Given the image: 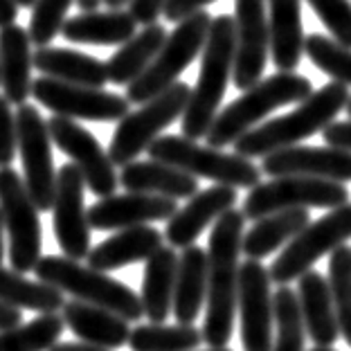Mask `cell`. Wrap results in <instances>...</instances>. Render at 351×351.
Segmentation results:
<instances>
[{
	"instance_id": "obj_35",
	"label": "cell",
	"mask_w": 351,
	"mask_h": 351,
	"mask_svg": "<svg viewBox=\"0 0 351 351\" xmlns=\"http://www.w3.org/2000/svg\"><path fill=\"white\" fill-rule=\"evenodd\" d=\"M63 329V317L59 313L38 315L14 329L0 331V351H47L57 345Z\"/></svg>"
},
{
	"instance_id": "obj_40",
	"label": "cell",
	"mask_w": 351,
	"mask_h": 351,
	"mask_svg": "<svg viewBox=\"0 0 351 351\" xmlns=\"http://www.w3.org/2000/svg\"><path fill=\"white\" fill-rule=\"evenodd\" d=\"M333 41L351 50V3L349 0H308Z\"/></svg>"
},
{
	"instance_id": "obj_24",
	"label": "cell",
	"mask_w": 351,
	"mask_h": 351,
	"mask_svg": "<svg viewBox=\"0 0 351 351\" xmlns=\"http://www.w3.org/2000/svg\"><path fill=\"white\" fill-rule=\"evenodd\" d=\"M117 180L126 191H133V194H154L173 198V201L191 198L198 191V178L158 160L129 162L122 167Z\"/></svg>"
},
{
	"instance_id": "obj_21",
	"label": "cell",
	"mask_w": 351,
	"mask_h": 351,
	"mask_svg": "<svg viewBox=\"0 0 351 351\" xmlns=\"http://www.w3.org/2000/svg\"><path fill=\"white\" fill-rule=\"evenodd\" d=\"M298 306L304 333L315 347H333L340 338L336 311H333L329 284L317 270H308L298 282Z\"/></svg>"
},
{
	"instance_id": "obj_53",
	"label": "cell",
	"mask_w": 351,
	"mask_h": 351,
	"mask_svg": "<svg viewBox=\"0 0 351 351\" xmlns=\"http://www.w3.org/2000/svg\"><path fill=\"white\" fill-rule=\"evenodd\" d=\"M345 108H347V113H349V119H351V97H349V101H347V106H345Z\"/></svg>"
},
{
	"instance_id": "obj_48",
	"label": "cell",
	"mask_w": 351,
	"mask_h": 351,
	"mask_svg": "<svg viewBox=\"0 0 351 351\" xmlns=\"http://www.w3.org/2000/svg\"><path fill=\"white\" fill-rule=\"evenodd\" d=\"M82 12H97L104 0H75Z\"/></svg>"
},
{
	"instance_id": "obj_51",
	"label": "cell",
	"mask_w": 351,
	"mask_h": 351,
	"mask_svg": "<svg viewBox=\"0 0 351 351\" xmlns=\"http://www.w3.org/2000/svg\"><path fill=\"white\" fill-rule=\"evenodd\" d=\"M16 7H32L34 5V0H14Z\"/></svg>"
},
{
	"instance_id": "obj_42",
	"label": "cell",
	"mask_w": 351,
	"mask_h": 351,
	"mask_svg": "<svg viewBox=\"0 0 351 351\" xmlns=\"http://www.w3.org/2000/svg\"><path fill=\"white\" fill-rule=\"evenodd\" d=\"M167 0H131L129 3V14L138 25H154L158 23V16H162Z\"/></svg>"
},
{
	"instance_id": "obj_25",
	"label": "cell",
	"mask_w": 351,
	"mask_h": 351,
	"mask_svg": "<svg viewBox=\"0 0 351 351\" xmlns=\"http://www.w3.org/2000/svg\"><path fill=\"white\" fill-rule=\"evenodd\" d=\"M270 54L279 73H295L304 54L300 0H268Z\"/></svg>"
},
{
	"instance_id": "obj_17",
	"label": "cell",
	"mask_w": 351,
	"mask_h": 351,
	"mask_svg": "<svg viewBox=\"0 0 351 351\" xmlns=\"http://www.w3.org/2000/svg\"><path fill=\"white\" fill-rule=\"evenodd\" d=\"M234 66L232 82L239 90H248L261 82L266 70L270 36L266 0H234Z\"/></svg>"
},
{
	"instance_id": "obj_9",
	"label": "cell",
	"mask_w": 351,
	"mask_h": 351,
	"mask_svg": "<svg viewBox=\"0 0 351 351\" xmlns=\"http://www.w3.org/2000/svg\"><path fill=\"white\" fill-rule=\"evenodd\" d=\"M349 203V189L340 182L306 178V176H279L268 182H259L243 201V217L259 221L268 214L284 210H336Z\"/></svg>"
},
{
	"instance_id": "obj_28",
	"label": "cell",
	"mask_w": 351,
	"mask_h": 351,
	"mask_svg": "<svg viewBox=\"0 0 351 351\" xmlns=\"http://www.w3.org/2000/svg\"><path fill=\"white\" fill-rule=\"evenodd\" d=\"M207 295V252L198 245L182 250L176 266L171 315L178 324H194L205 306Z\"/></svg>"
},
{
	"instance_id": "obj_5",
	"label": "cell",
	"mask_w": 351,
	"mask_h": 351,
	"mask_svg": "<svg viewBox=\"0 0 351 351\" xmlns=\"http://www.w3.org/2000/svg\"><path fill=\"white\" fill-rule=\"evenodd\" d=\"M38 282L50 284L61 293L73 295L75 300L86 304L106 308L110 313L124 317L126 322H138L142 315L140 295L133 293L129 286L117 279L82 266L75 259L59 257V254H45L34 266Z\"/></svg>"
},
{
	"instance_id": "obj_3",
	"label": "cell",
	"mask_w": 351,
	"mask_h": 351,
	"mask_svg": "<svg viewBox=\"0 0 351 351\" xmlns=\"http://www.w3.org/2000/svg\"><path fill=\"white\" fill-rule=\"evenodd\" d=\"M234 66V19L232 16H217L210 23L203 61L198 82L191 88L187 108L182 113V138L201 140L210 131L214 117L219 113V106L226 95L230 77Z\"/></svg>"
},
{
	"instance_id": "obj_27",
	"label": "cell",
	"mask_w": 351,
	"mask_h": 351,
	"mask_svg": "<svg viewBox=\"0 0 351 351\" xmlns=\"http://www.w3.org/2000/svg\"><path fill=\"white\" fill-rule=\"evenodd\" d=\"M32 66L41 70V77L57 79L63 84L104 88L108 84L106 63L68 47H36L32 52Z\"/></svg>"
},
{
	"instance_id": "obj_32",
	"label": "cell",
	"mask_w": 351,
	"mask_h": 351,
	"mask_svg": "<svg viewBox=\"0 0 351 351\" xmlns=\"http://www.w3.org/2000/svg\"><path fill=\"white\" fill-rule=\"evenodd\" d=\"M165 38L167 29L160 23H154L142 32H135L129 41L119 45V50H115L113 57L106 61L108 82L115 86H129L131 82H135L149 68V63L156 59Z\"/></svg>"
},
{
	"instance_id": "obj_2",
	"label": "cell",
	"mask_w": 351,
	"mask_h": 351,
	"mask_svg": "<svg viewBox=\"0 0 351 351\" xmlns=\"http://www.w3.org/2000/svg\"><path fill=\"white\" fill-rule=\"evenodd\" d=\"M349 88L342 84H326L311 93L289 115L268 119L234 142V154L241 158H266L268 154L300 145L302 140L329 126L349 101Z\"/></svg>"
},
{
	"instance_id": "obj_6",
	"label": "cell",
	"mask_w": 351,
	"mask_h": 351,
	"mask_svg": "<svg viewBox=\"0 0 351 351\" xmlns=\"http://www.w3.org/2000/svg\"><path fill=\"white\" fill-rule=\"evenodd\" d=\"M151 160L171 165L194 178L214 180L217 185L252 189L261 182V169L248 158L223 154L219 149L201 147L182 135H160L149 145Z\"/></svg>"
},
{
	"instance_id": "obj_16",
	"label": "cell",
	"mask_w": 351,
	"mask_h": 351,
	"mask_svg": "<svg viewBox=\"0 0 351 351\" xmlns=\"http://www.w3.org/2000/svg\"><path fill=\"white\" fill-rule=\"evenodd\" d=\"M86 182L73 165L66 162L57 171V187L52 201L54 239L63 257L82 261L90 252V226L86 217Z\"/></svg>"
},
{
	"instance_id": "obj_45",
	"label": "cell",
	"mask_w": 351,
	"mask_h": 351,
	"mask_svg": "<svg viewBox=\"0 0 351 351\" xmlns=\"http://www.w3.org/2000/svg\"><path fill=\"white\" fill-rule=\"evenodd\" d=\"M23 324V313L19 308L14 306H7L0 302V331H7V329H14V326Z\"/></svg>"
},
{
	"instance_id": "obj_41",
	"label": "cell",
	"mask_w": 351,
	"mask_h": 351,
	"mask_svg": "<svg viewBox=\"0 0 351 351\" xmlns=\"http://www.w3.org/2000/svg\"><path fill=\"white\" fill-rule=\"evenodd\" d=\"M16 158V115L12 104L0 95V167H12Z\"/></svg>"
},
{
	"instance_id": "obj_52",
	"label": "cell",
	"mask_w": 351,
	"mask_h": 351,
	"mask_svg": "<svg viewBox=\"0 0 351 351\" xmlns=\"http://www.w3.org/2000/svg\"><path fill=\"white\" fill-rule=\"evenodd\" d=\"M308 351H336V349H331V347H315V349H308Z\"/></svg>"
},
{
	"instance_id": "obj_37",
	"label": "cell",
	"mask_w": 351,
	"mask_h": 351,
	"mask_svg": "<svg viewBox=\"0 0 351 351\" xmlns=\"http://www.w3.org/2000/svg\"><path fill=\"white\" fill-rule=\"evenodd\" d=\"M275 308V326L277 338H273L270 351H304V326H302L298 295L289 286H279L273 295Z\"/></svg>"
},
{
	"instance_id": "obj_18",
	"label": "cell",
	"mask_w": 351,
	"mask_h": 351,
	"mask_svg": "<svg viewBox=\"0 0 351 351\" xmlns=\"http://www.w3.org/2000/svg\"><path fill=\"white\" fill-rule=\"evenodd\" d=\"M261 173L273 178L279 176H306L331 182H351V154L333 147H286L268 154L261 160Z\"/></svg>"
},
{
	"instance_id": "obj_50",
	"label": "cell",
	"mask_w": 351,
	"mask_h": 351,
	"mask_svg": "<svg viewBox=\"0 0 351 351\" xmlns=\"http://www.w3.org/2000/svg\"><path fill=\"white\" fill-rule=\"evenodd\" d=\"M108 5V10H122L124 5H129L131 0H104Z\"/></svg>"
},
{
	"instance_id": "obj_44",
	"label": "cell",
	"mask_w": 351,
	"mask_h": 351,
	"mask_svg": "<svg viewBox=\"0 0 351 351\" xmlns=\"http://www.w3.org/2000/svg\"><path fill=\"white\" fill-rule=\"evenodd\" d=\"M322 138L329 147L351 154V119H347V122H331L329 126H324Z\"/></svg>"
},
{
	"instance_id": "obj_11",
	"label": "cell",
	"mask_w": 351,
	"mask_h": 351,
	"mask_svg": "<svg viewBox=\"0 0 351 351\" xmlns=\"http://www.w3.org/2000/svg\"><path fill=\"white\" fill-rule=\"evenodd\" d=\"M0 214L10 239V263L16 273H29L41 259L43 230L36 205L25 189L21 173L0 167Z\"/></svg>"
},
{
	"instance_id": "obj_23",
	"label": "cell",
	"mask_w": 351,
	"mask_h": 351,
	"mask_svg": "<svg viewBox=\"0 0 351 351\" xmlns=\"http://www.w3.org/2000/svg\"><path fill=\"white\" fill-rule=\"evenodd\" d=\"M63 324L79 338V342L101 347V349H119L129 342L131 326L124 317L110 313L106 308L86 304V302H66L63 304Z\"/></svg>"
},
{
	"instance_id": "obj_7",
	"label": "cell",
	"mask_w": 351,
	"mask_h": 351,
	"mask_svg": "<svg viewBox=\"0 0 351 351\" xmlns=\"http://www.w3.org/2000/svg\"><path fill=\"white\" fill-rule=\"evenodd\" d=\"M210 23L212 16L207 14V10L180 21L171 34H167L162 47L158 50L156 59L149 63V68L126 86L124 97L129 99V104H147L178 82L182 70H187L189 63L203 52Z\"/></svg>"
},
{
	"instance_id": "obj_8",
	"label": "cell",
	"mask_w": 351,
	"mask_h": 351,
	"mask_svg": "<svg viewBox=\"0 0 351 351\" xmlns=\"http://www.w3.org/2000/svg\"><path fill=\"white\" fill-rule=\"evenodd\" d=\"M189 93L191 88L185 82H176L165 93L156 95L154 99L142 104L138 110L119 119L106 151L110 162L115 167L135 162V158L142 151H147L156 138H160L167 126L182 117L189 101Z\"/></svg>"
},
{
	"instance_id": "obj_12",
	"label": "cell",
	"mask_w": 351,
	"mask_h": 351,
	"mask_svg": "<svg viewBox=\"0 0 351 351\" xmlns=\"http://www.w3.org/2000/svg\"><path fill=\"white\" fill-rule=\"evenodd\" d=\"M16 154L23 162V182L38 212L52 210L57 169L52 160V140L36 106L23 104L16 110Z\"/></svg>"
},
{
	"instance_id": "obj_14",
	"label": "cell",
	"mask_w": 351,
	"mask_h": 351,
	"mask_svg": "<svg viewBox=\"0 0 351 351\" xmlns=\"http://www.w3.org/2000/svg\"><path fill=\"white\" fill-rule=\"evenodd\" d=\"M45 124L50 140L73 160V165L82 173L86 187L97 198L113 196L119 185L115 165L110 162L108 154L101 149L97 138L88 129H84L82 124H77L75 119L54 115Z\"/></svg>"
},
{
	"instance_id": "obj_22",
	"label": "cell",
	"mask_w": 351,
	"mask_h": 351,
	"mask_svg": "<svg viewBox=\"0 0 351 351\" xmlns=\"http://www.w3.org/2000/svg\"><path fill=\"white\" fill-rule=\"evenodd\" d=\"M158 248H162V232L154 226H135L126 230H117L113 237L88 252V268L106 273L117 270L131 263L147 261Z\"/></svg>"
},
{
	"instance_id": "obj_36",
	"label": "cell",
	"mask_w": 351,
	"mask_h": 351,
	"mask_svg": "<svg viewBox=\"0 0 351 351\" xmlns=\"http://www.w3.org/2000/svg\"><path fill=\"white\" fill-rule=\"evenodd\" d=\"M326 284L336 311L338 331L351 347V248L347 243L331 252Z\"/></svg>"
},
{
	"instance_id": "obj_1",
	"label": "cell",
	"mask_w": 351,
	"mask_h": 351,
	"mask_svg": "<svg viewBox=\"0 0 351 351\" xmlns=\"http://www.w3.org/2000/svg\"><path fill=\"white\" fill-rule=\"evenodd\" d=\"M243 223V212L232 207L217 219L210 234L205 322L201 329V338L210 349H226L232 340Z\"/></svg>"
},
{
	"instance_id": "obj_31",
	"label": "cell",
	"mask_w": 351,
	"mask_h": 351,
	"mask_svg": "<svg viewBox=\"0 0 351 351\" xmlns=\"http://www.w3.org/2000/svg\"><path fill=\"white\" fill-rule=\"evenodd\" d=\"M308 223V210H284L268 214V217L254 221V226L248 232H243L241 252L248 259L261 261L263 257L273 254L277 248H284Z\"/></svg>"
},
{
	"instance_id": "obj_33",
	"label": "cell",
	"mask_w": 351,
	"mask_h": 351,
	"mask_svg": "<svg viewBox=\"0 0 351 351\" xmlns=\"http://www.w3.org/2000/svg\"><path fill=\"white\" fill-rule=\"evenodd\" d=\"M0 302L19 311H36L41 315L59 313L66 304L63 293L54 286L27 279L12 268H0Z\"/></svg>"
},
{
	"instance_id": "obj_38",
	"label": "cell",
	"mask_w": 351,
	"mask_h": 351,
	"mask_svg": "<svg viewBox=\"0 0 351 351\" xmlns=\"http://www.w3.org/2000/svg\"><path fill=\"white\" fill-rule=\"evenodd\" d=\"M304 52L308 59L322 70L324 75H329L336 84L351 86V50L342 47L329 36L322 34H311L304 36Z\"/></svg>"
},
{
	"instance_id": "obj_13",
	"label": "cell",
	"mask_w": 351,
	"mask_h": 351,
	"mask_svg": "<svg viewBox=\"0 0 351 351\" xmlns=\"http://www.w3.org/2000/svg\"><path fill=\"white\" fill-rule=\"evenodd\" d=\"M32 97L43 108L66 119H88V122H119L131 113V104L117 93L104 88H88L63 84L50 77H38L32 82Z\"/></svg>"
},
{
	"instance_id": "obj_19",
	"label": "cell",
	"mask_w": 351,
	"mask_h": 351,
	"mask_svg": "<svg viewBox=\"0 0 351 351\" xmlns=\"http://www.w3.org/2000/svg\"><path fill=\"white\" fill-rule=\"evenodd\" d=\"M178 205L173 198L154 194H113L99 198L86 210L88 226L95 230H126L156 221H169Z\"/></svg>"
},
{
	"instance_id": "obj_54",
	"label": "cell",
	"mask_w": 351,
	"mask_h": 351,
	"mask_svg": "<svg viewBox=\"0 0 351 351\" xmlns=\"http://www.w3.org/2000/svg\"><path fill=\"white\" fill-rule=\"evenodd\" d=\"M196 351H198V349H196ZM207 351H232V349H228V347H226V349H207Z\"/></svg>"
},
{
	"instance_id": "obj_29",
	"label": "cell",
	"mask_w": 351,
	"mask_h": 351,
	"mask_svg": "<svg viewBox=\"0 0 351 351\" xmlns=\"http://www.w3.org/2000/svg\"><path fill=\"white\" fill-rule=\"evenodd\" d=\"M138 23L124 10L84 12L66 19L61 34L66 41L86 45H122L135 34Z\"/></svg>"
},
{
	"instance_id": "obj_47",
	"label": "cell",
	"mask_w": 351,
	"mask_h": 351,
	"mask_svg": "<svg viewBox=\"0 0 351 351\" xmlns=\"http://www.w3.org/2000/svg\"><path fill=\"white\" fill-rule=\"evenodd\" d=\"M47 351H108V349L88 345V342H57V345H52Z\"/></svg>"
},
{
	"instance_id": "obj_10",
	"label": "cell",
	"mask_w": 351,
	"mask_h": 351,
	"mask_svg": "<svg viewBox=\"0 0 351 351\" xmlns=\"http://www.w3.org/2000/svg\"><path fill=\"white\" fill-rule=\"evenodd\" d=\"M351 239V201L324 214L322 219L302 230V232L291 239L279 252V257L268 268L270 282L279 286H286L300 279L304 273H308L311 266L324 257V254L333 252L345 241Z\"/></svg>"
},
{
	"instance_id": "obj_30",
	"label": "cell",
	"mask_w": 351,
	"mask_h": 351,
	"mask_svg": "<svg viewBox=\"0 0 351 351\" xmlns=\"http://www.w3.org/2000/svg\"><path fill=\"white\" fill-rule=\"evenodd\" d=\"M176 266H178V254L171 245H162L147 259L140 304L142 313L154 324H162L171 315Z\"/></svg>"
},
{
	"instance_id": "obj_46",
	"label": "cell",
	"mask_w": 351,
	"mask_h": 351,
	"mask_svg": "<svg viewBox=\"0 0 351 351\" xmlns=\"http://www.w3.org/2000/svg\"><path fill=\"white\" fill-rule=\"evenodd\" d=\"M16 16H19V7H16L14 0H0V29L14 25Z\"/></svg>"
},
{
	"instance_id": "obj_49",
	"label": "cell",
	"mask_w": 351,
	"mask_h": 351,
	"mask_svg": "<svg viewBox=\"0 0 351 351\" xmlns=\"http://www.w3.org/2000/svg\"><path fill=\"white\" fill-rule=\"evenodd\" d=\"M3 259H5V223H3V214H0V268H3Z\"/></svg>"
},
{
	"instance_id": "obj_26",
	"label": "cell",
	"mask_w": 351,
	"mask_h": 351,
	"mask_svg": "<svg viewBox=\"0 0 351 351\" xmlns=\"http://www.w3.org/2000/svg\"><path fill=\"white\" fill-rule=\"evenodd\" d=\"M32 43L27 29L7 25L0 29V86L10 104H27L32 93Z\"/></svg>"
},
{
	"instance_id": "obj_4",
	"label": "cell",
	"mask_w": 351,
	"mask_h": 351,
	"mask_svg": "<svg viewBox=\"0 0 351 351\" xmlns=\"http://www.w3.org/2000/svg\"><path fill=\"white\" fill-rule=\"evenodd\" d=\"M313 93V86L306 77L295 73H277L268 79H261L248 90H243L241 97L230 101L226 108L217 113L214 122L207 131V147L223 149L252 131L254 126L273 110L286 106V104L304 101Z\"/></svg>"
},
{
	"instance_id": "obj_39",
	"label": "cell",
	"mask_w": 351,
	"mask_h": 351,
	"mask_svg": "<svg viewBox=\"0 0 351 351\" xmlns=\"http://www.w3.org/2000/svg\"><path fill=\"white\" fill-rule=\"evenodd\" d=\"M75 0H34L32 5V21L27 27L29 43L36 47H45L61 34L66 23V14Z\"/></svg>"
},
{
	"instance_id": "obj_43",
	"label": "cell",
	"mask_w": 351,
	"mask_h": 351,
	"mask_svg": "<svg viewBox=\"0 0 351 351\" xmlns=\"http://www.w3.org/2000/svg\"><path fill=\"white\" fill-rule=\"evenodd\" d=\"M212 3H217V0H167L162 16L169 23H180V21H185L187 16L205 10V7Z\"/></svg>"
},
{
	"instance_id": "obj_34",
	"label": "cell",
	"mask_w": 351,
	"mask_h": 351,
	"mask_svg": "<svg viewBox=\"0 0 351 351\" xmlns=\"http://www.w3.org/2000/svg\"><path fill=\"white\" fill-rule=\"evenodd\" d=\"M201 331L194 324H138L129 336L133 351H196Z\"/></svg>"
},
{
	"instance_id": "obj_15",
	"label": "cell",
	"mask_w": 351,
	"mask_h": 351,
	"mask_svg": "<svg viewBox=\"0 0 351 351\" xmlns=\"http://www.w3.org/2000/svg\"><path fill=\"white\" fill-rule=\"evenodd\" d=\"M237 308L241 313L243 351H270L275 338V308L268 268L261 261L245 259L239 266Z\"/></svg>"
},
{
	"instance_id": "obj_20",
	"label": "cell",
	"mask_w": 351,
	"mask_h": 351,
	"mask_svg": "<svg viewBox=\"0 0 351 351\" xmlns=\"http://www.w3.org/2000/svg\"><path fill=\"white\" fill-rule=\"evenodd\" d=\"M237 203V189L226 185H214L205 191H196L189 198L182 210H176L165 228V239L171 248H189L201 232L217 223L228 210H232Z\"/></svg>"
}]
</instances>
